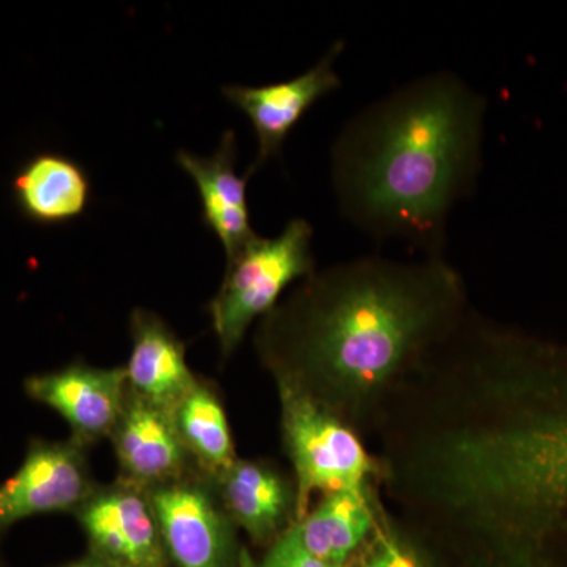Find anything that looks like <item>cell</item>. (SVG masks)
<instances>
[{"instance_id": "7", "label": "cell", "mask_w": 567, "mask_h": 567, "mask_svg": "<svg viewBox=\"0 0 567 567\" xmlns=\"http://www.w3.org/2000/svg\"><path fill=\"white\" fill-rule=\"evenodd\" d=\"M147 494L171 566L240 567L233 520L210 488L185 477Z\"/></svg>"}, {"instance_id": "2", "label": "cell", "mask_w": 567, "mask_h": 567, "mask_svg": "<svg viewBox=\"0 0 567 567\" xmlns=\"http://www.w3.org/2000/svg\"><path fill=\"white\" fill-rule=\"evenodd\" d=\"M486 112V96L443 70L354 115L331 151L344 218L442 257L450 213L480 182Z\"/></svg>"}, {"instance_id": "6", "label": "cell", "mask_w": 567, "mask_h": 567, "mask_svg": "<svg viewBox=\"0 0 567 567\" xmlns=\"http://www.w3.org/2000/svg\"><path fill=\"white\" fill-rule=\"evenodd\" d=\"M84 445L32 440L20 468L0 484V535L24 518L76 513L93 487Z\"/></svg>"}, {"instance_id": "17", "label": "cell", "mask_w": 567, "mask_h": 567, "mask_svg": "<svg viewBox=\"0 0 567 567\" xmlns=\"http://www.w3.org/2000/svg\"><path fill=\"white\" fill-rule=\"evenodd\" d=\"M240 567H347V565H331L322 559L312 557L298 544L289 529L276 539L260 563H254L246 551H241Z\"/></svg>"}, {"instance_id": "13", "label": "cell", "mask_w": 567, "mask_h": 567, "mask_svg": "<svg viewBox=\"0 0 567 567\" xmlns=\"http://www.w3.org/2000/svg\"><path fill=\"white\" fill-rule=\"evenodd\" d=\"M14 203L25 218L43 226L74 221L87 210L92 183L84 167L61 153H39L13 181Z\"/></svg>"}, {"instance_id": "10", "label": "cell", "mask_w": 567, "mask_h": 567, "mask_svg": "<svg viewBox=\"0 0 567 567\" xmlns=\"http://www.w3.org/2000/svg\"><path fill=\"white\" fill-rule=\"evenodd\" d=\"M110 439L123 483L152 491L185 480L192 456L183 446L173 415L130 390Z\"/></svg>"}, {"instance_id": "9", "label": "cell", "mask_w": 567, "mask_h": 567, "mask_svg": "<svg viewBox=\"0 0 567 567\" xmlns=\"http://www.w3.org/2000/svg\"><path fill=\"white\" fill-rule=\"evenodd\" d=\"M24 391L50 406L70 425L81 445L110 436L128 395L125 368L100 369L73 363L59 371L29 377Z\"/></svg>"}, {"instance_id": "1", "label": "cell", "mask_w": 567, "mask_h": 567, "mask_svg": "<svg viewBox=\"0 0 567 567\" xmlns=\"http://www.w3.org/2000/svg\"><path fill=\"white\" fill-rule=\"evenodd\" d=\"M461 275L443 260L361 257L312 274L264 317L256 346L276 382L324 410L363 416L466 317Z\"/></svg>"}, {"instance_id": "14", "label": "cell", "mask_w": 567, "mask_h": 567, "mask_svg": "<svg viewBox=\"0 0 567 567\" xmlns=\"http://www.w3.org/2000/svg\"><path fill=\"white\" fill-rule=\"evenodd\" d=\"M213 480L227 516L257 543L279 532L290 505L295 511V494L284 477L259 462L235 461Z\"/></svg>"}, {"instance_id": "18", "label": "cell", "mask_w": 567, "mask_h": 567, "mask_svg": "<svg viewBox=\"0 0 567 567\" xmlns=\"http://www.w3.org/2000/svg\"><path fill=\"white\" fill-rule=\"evenodd\" d=\"M363 567H417L412 555L406 554L393 537L380 535L375 540Z\"/></svg>"}, {"instance_id": "16", "label": "cell", "mask_w": 567, "mask_h": 567, "mask_svg": "<svg viewBox=\"0 0 567 567\" xmlns=\"http://www.w3.org/2000/svg\"><path fill=\"white\" fill-rule=\"evenodd\" d=\"M171 415L183 446L208 476L218 475L237 461L229 421L210 386L199 380Z\"/></svg>"}, {"instance_id": "4", "label": "cell", "mask_w": 567, "mask_h": 567, "mask_svg": "<svg viewBox=\"0 0 567 567\" xmlns=\"http://www.w3.org/2000/svg\"><path fill=\"white\" fill-rule=\"evenodd\" d=\"M284 443L295 470V520L309 511L312 495L365 491L374 464L349 425L311 398L278 383Z\"/></svg>"}, {"instance_id": "20", "label": "cell", "mask_w": 567, "mask_h": 567, "mask_svg": "<svg viewBox=\"0 0 567 567\" xmlns=\"http://www.w3.org/2000/svg\"><path fill=\"white\" fill-rule=\"evenodd\" d=\"M0 567H2V565H0Z\"/></svg>"}, {"instance_id": "19", "label": "cell", "mask_w": 567, "mask_h": 567, "mask_svg": "<svg viewBox=\"0 0 567 567\" xmlns=\"http://www.w3.org/2000/svg\"><path fill=\"white\" fill-rule=\"evenodd\" d=\"M58 567H110L104 565L103 561H100L99 558L93 557V555L89 554V557L76 559V561L66 563V565L58 566Z\"/></svg>"}, {"instance_id": "11", "label": "cell", "mask_w": 567, "mask_h": 567, "mask_svg": "<svg viewBox=\"0 0 567 567\" xmlns=\"http://www.w3.org/2000/svg\"><path fill=\"white\" fill-rule=\"evenodd\" d=\"M178 166L193 178L203 204V221L224 246L226 256H234L256 237L246 200L249 175H238L237 141L233 130L223 134L218 151L212 156H197L181 151Z\"/></svg>"}, {"instance_id": "5", "label": "cell", "mask_w": 567, "mask_h": 567, "mask_svg": "<svg viewBox=\"0 0 567 567\" xmlns=\"http://www.w3.org/2000/svg\"><path fill=\"white\" fill-rule=\"evenodd\" d=\"M91 555L110 567H171L147 491L121 483L95 488L76 513Z\"/></svg>"}, {"instance_id": "8", "label": "cell", "mask_w": 567, "mask_h": 567, "mask_svg": "<svg viewBox=\"0 0 567 567\" xmlns=\"http://www.w3.org/2000/svg\"><path fill=\"white\" fill-rule=\"evenodd\" d=\"M342 51L344 43L336 41L316 66L293 80L275 82L262 87L227 85L223 89L226 100L248 115L259 144L256 162L246 171V175L251 177L268 159L279 155L284 141L305 117L306 112L328 93L341 87L342 82L336 73L334 61Z\"/></svg>"}, {"instance_id": "3", "label": "cell", "mask_w": 567, "mask_h": 567, "mask_svg": "<svg viewBox=\"0 0 567 567\" xmlns=\"http://www.w3.org/2000/svg\"><path fill=\"white\" fill-rule=\"evenodd\" d=\"M312 235L306 219H292L278 237L256 235L227 257L221 287L208 305L223 358L240 346L252 322L274 311L290 284L315 274Z\"/></svg>"}, {"instance_id": "15", "label": "cell", "mask_w": 567, "mask_h": 567, "mask_svg": "<svg viewBox=\"0 0 567 567\" xmlns=\"http://www.w3.org/2000/svg\"><path fill=\"white\" fill-rule=\"evenodd\" d=\"M374 528V514L365 491L331 492L295 522L289 532L312 557L347 565V559Z\"/></svg>"}, {"instance_id": "12", "label": "cell", "mask_w": 567, "mask_h": 567, "mask_svg": "<svg viewBox=\"0 0 567 567\" xmlns=\"http://www.w3.org/2000/svg\"><path fill=\"white\" fill-rule=\"evenodd\" d=\"M130 328L133 346L125 365L128 390L173 413L199 382L186 363L185 344L163 319L145 309H134Z\"/></svg>"}]
</instances>
